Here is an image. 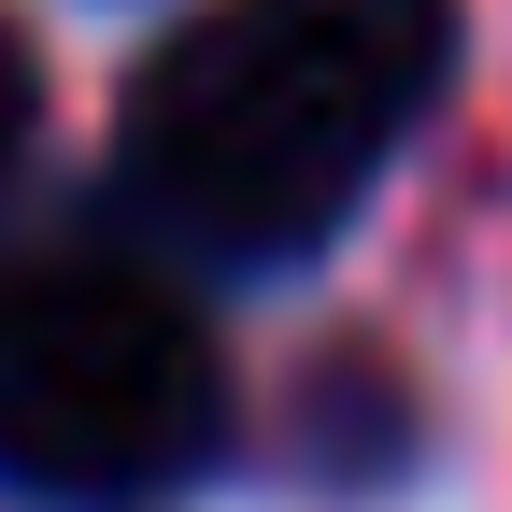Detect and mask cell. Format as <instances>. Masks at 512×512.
Masks as SVG:
<instances>
[{
  "mask_svg": "<svg viewBox=\"0 0 512 512\" xmlns=\"http://www.w3.org/2000/svg\"><path fill=\"white\" fill-rule=\"evenodd\" d=\"M29 143H43V43L0 15V185L29 171Z\"/></svg>",
  "mask_w": 512,
  "mask_h": 512,
  "instance_id": "obj_3",
  "label": "cell"
},
{
  "mask_svg": "<svg viewBox=\"0 0 512 512\" xmlns=\"http://www.w3.org/2000/svg\"><path fill=\"white\" fill-rule=\"evenodd\" d=\"M456 72V0H214L114 114V200L157 271H299L356 228Z\"/></svg>",
  "mask_w": 512,
  "mask_h": 512,
  "instance_id": "obj_1",
  "label": "cell"
},
{
  "mask_svg": "<svg viewBox=\"0 0 512 512\" xmlns=\"http://www.w3.org/2000/svg\"><path fill=\"white\" fill-rule=\"evenodd\" d=\"M228 456V342L143 242H72L0 285V484L43 512H143Z\"/></svg>",
  "mask_w": 512,
  "mask_h": 512,
  "instance_id": "obj_2",
  "label": "cell"
}]
</instances>
